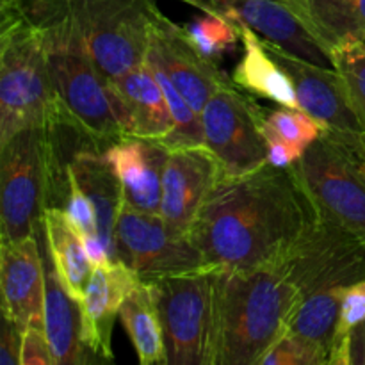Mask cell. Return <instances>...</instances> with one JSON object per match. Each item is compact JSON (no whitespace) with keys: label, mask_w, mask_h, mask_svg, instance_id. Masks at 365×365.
<instances>
[{"label":"cell","mask_w":365,"mask_h":365,"mask_svg":"<svg viewBox=\"0 0 365 365\" xmlns=\"http://www.w3.org/2000/svg\"><path fill=\"white\" fill-rule=\"evenodd\" d=\"M0 145L25 128L63 125L45 36L18 7L0 9Z\"/></svg>","instance_id":"5b68a950"},{"label":"cell","mask_w":365,"mask_h":365,"mask_svg":"<svg viewBox=\"0 0 365 365\" xmlns=\"http://www.w3.org/2000/svg\"><path fill=\"white\" fill-rule=\"evenodd\" d=\"M277 267L299 298L348 289L365 280V241L317 216Z\"/></svg>","instance_id":"9c48e42d"},{"label":"cell","mask_w":365,"mask_h":365,"mask_svg":"<svg viewBox=\"0 0 365 365\" xmlns=\"http://www.w3.org/2000/svg\"><path fill=\"white\" fill-rule=\"evenodd\" d=\"M139 284L130 267L123 262H109L93 267L82 309V342L93 360H113L114 321L132 289Z\"/></svg>","instance_id":"e0dca14e"},{"label":"cell","mask_w":365,"mask_h":365,"mask_svg":"<svg viewBox=\"0 0 365 365\" xmlns=\"http://www.w3.org/2000/svg\"><path fill=\"white\" fill-rule=\"evenodd\" d=\"M291 168L317 216L365 241V134L342 135L323 127Z\"/></svg>","instance_id":"52a82bcc"},{"label":"cell","mask_w":365,"mask_h":365,"mask_svg":"<svg viewBox=\"0 0 365 365\" xmlns=\"http://www.w3.org/2000/svg\"><path fill=\"white\" fill-rule=\"evenodd\" d=\"M127 116V134L164 141L173 130L168 100L150 64L141 63L110 81Z\"/></svg>","instance_id":"44dd1931"},{"label":"cell","mask_w":365,"mask_h":365,"mask_svg":"<svg viewBox=\"0 0 365 365\" xmlns=\"http://www.w3.org/2000/svg\"><path fill=\"white\" fill-rule=\"evenodd\" d=\"M328 351L307 339L285 331L273 346L260 365H328Z\"/></svg>","instance_id":"f546056e"},{"label":"cell","mask_w":365,"mask_h":365,"mask_svg":"<svg viewBox=\"0 0 365 365\" xmlns=\"http://www.w3.org/2000/svg\"><path fill=\"white\" fill-rule=\"evenodd\" d=\"M39 234L24 241L0 245V291L2 316L21 330L29 324H45V266Z\"/></svg>","instance_id":"2e32d148"},{"label":"cell","mask_w":365,"mask_h":365,"mask_svg":"<svg viewBox=\"0 0 365 365\" xmlns=\"http://www.w3.org/2000/svg\"><path fill=\"white\" fill-rule=\"evenodd\" d=\"M41 255L45 266V331L52 348L53 365L88 364L93 356L82 342L81 302L61 282L46 242Z\"/></svg>","instance_id":"ffe728a7"},{"label":"cell","mask_w":365,"mask_h":365,"mask_svg":"<svg viewBox=\"0 0 365 365\" xmlns=\"http://www.w3.org/2000/svg\"><path fill=\"white\" fill-rule=\"evenodd\" d=\"M344 292L346 289H337V291L319 292L299 299L287 324V331L321 346L330 356Z\"/></svg>","instance_id":"484cf974"},{"label":"cell","mask_w":365,"mask_h":365,"mask_svg":"<svg viewBox=\"0 0 365 365\" xmlns=\"http://www.w3.org/2000/svg\"><path fill=\"white\" fill-rule=\"evenodd\" d=\"M24 330L14 321L2 316L0 331V365H20Z\"/></svg>","instance_id":"e575fe53"},{"label":"cell","mask_w":365,"mask_h":365,"mask_svg":"<svg viewBox=\"0 0 365 365\" xmlns=\"http://www.w3.org/2000/svg\"><path fill=\"white\" fill-rule=\"evenodd\" d=\"M63 18L109 81L145 63L155 0H38Z\"/></svg>","instance_id":"8992f818"},{"label":"cell","mask_w":365,"mask_h":365,"mask_svg":"<svg viewBox=\"0 0 365 365\" xmlns=\"http://www.w3.org/2000/svg\"><path fill=\"white\" fill-rule=\"evenodd\" d=\"M264 138L277 139L291 146L299 157L316 141L323 132V125L302 109L280 106L273 110H266L262 121Z\"/></svg>","instance_id":"4316f807"},{"label":"cell","mask_w":365,"mask_h":365,"mask_svg":"<svg viewBox=\"0 0 365 365\" xmlns=\"http://www.w3.org/2000/svg\"><path fill=\"white\" fill-rule=\"evenodd\" d=\"M64 212H66L68 220L71 221L81 237L84 241L89 239H100L98 235V221H96L95 207H93L91 200L86 195L82 185L78 184L77 177L73 171L68 166V195L66 202H64Z\"/></svg>","instance_id":"4dcf8cb0"},{"label":"cell","mask_w":365,"mask_h":365,"mask_svg":"<svg viewBox=\"0 0 365 365\" xmlns=\"http://www.w3.org/2000/svg\"><path fill=\"white\" fill-rule=\"evenodd\" d=\"M321 48L331 52L365 38V0H282Z\"/></svg>","instance_id":"7402d4cb"},{"label":"cell","mask_w":365,"mask_h":365,"mask_svg":"<svg viewBox=\"0 0 365 365\" xmlns=\"http://www.w3.org/2000/svg\"><path fill=\"white\" fill-rule=\"evenodd\" d=\"M21 0H0V9L2 7H11V6H16V4H20Z\"/></svg>","instance_id":"8d00e7d4"},{"label":"cell","mask_w":365,"mask_h":365,"mask_svg":"<svg viewBox=\"0 0 365 365\" xmlns=\"http://www.w3.org/2000/svg\"><path fill=\"white\" fill-rule=\"evenodd\" d=\"M120 321L134 344L139 364H168L163 321L157 307L155 291L150 282L139 280V284L125 298L120 309Z\"/></svg>","instance_id":"d4e9b609"},{"label":"cell","mask_w":365,"mask_h":365,"mask_svg":"<svg viewBox=\"0 0 365 365\" xmlns=\"http://www.w3.org/2000/svg\"><path fill=\"white\" fill-rule=\"evenodd\" d=\"M43 232H45L46 248L61 282L68 292L81 302L95 267L86 252L84 239L68 220L63 207H50L45 210Z\"/></svg>","instance_id":"cb8c5ba5"},{"label":"cell","mask_w":365,"mask_h":365,"mask_svg":"<svg viewBox=\"0 0 365 365\" xmlns=\"http://www.w3.org/2000/svg\"><path fill=\"white\" fill-rule=\"evenodd\" d=\"M266 109L234 81H225L203 107V146L216 157L223 177L252 173L267 164L262 132Z\"/></svg>","instance_id":"30bf717a"},{"label":"cell","mask_w":365,"mask_h":365,"mask_svg":"<svg viewBox=\"0 0 365 365\" xmlns=\"http://www.w3.org/2000/svg\"><path fill=\"white\" fill-rule=\"evenodd\" d=\"M266 45L291 77L299 109L316 118L324 128L342 135L365 134L346 95L344 82L334 66L314 64L269 41Z\"/></svg>","instance_id":"9a60e30c"},{"label":"cell","mask_w":365,"mask_h":365,"mask_svg":"<svg viewBox=\"0 0 365 365\" xmlns=\"http://www.w3.org/2000/svg\"><path fill=\"white\" fill-rule=\"evenodd\" d=\"M241 41L242 57L235 66L232 81L250 95L264 96L278 106L299 109L291 77L269 52L262 36L252 27H242Z\"/></svg>","instance_id":"603a6c76"},{"label":"cell","mask_w":365,"mask_h":365,"mask_svg":"<svg viewBox=\"0 0 365 365\" xmlns=\"http://www.w3.org/2000/svg\"><path fill=\"white\" fill-rule=\"evenodd\" d=\"M328 365H365V321L353 327L330 353Z\"/></svg>","instance_id":"836d02e7"},{"label":"cell","mask_w":365,"mask_h":365,"mask_svg":"<svg viewBox=\"0 0 365 365\" xmlns=\"http://www.w3.org/2000/svg\"><path fill=\"white\" fill-rule=\"evenodd\" d=\"M103 152L106 150H100L91 143H82L71 155L68 166L95 207L98 235L109 253L110 262H120L116 250V225L125 207L123 187Z\"/></svg>","instance_id":"d6986e66"},{"label":"cell","mask_w":365,"mask_h":365,"mask_svg":"<svg viewBox=\"0 0 365 365\" xmlns=\"http://www.w3.org/2000/svg\"><path fill=\"white\" fill-rule=\"evenodd\" d=\"M299 299L278 267L217 269L214 365H260Z\"/></svg>","instance_id":"3957f363"},{"label":"cell","mask_w":365,"mask_h":365,"mask_svg":"<svg viewBox=\"0 0 365 365\" xmlns=\"http://www.w3.org/2000/svg\"><path fill=\"white\" fill-rule=\"evenodd\" d=\"M203 13L227 18L241 31L252 27L262 39L319 66H334L331 56L321 48L302 21L282 0H178Z\"/></svg>","instance_id":"4fadbf2b"},{"label":"cell","mask_w":365,"mask_h":365,"mask_svg":"<svg viewBox=\"0 0 365 365\" xmlns=\"http://www.w3.org/2000/svg\"><path fill=\"white\" fill-rule=\"evenodd\" d=\"M146 59L163 68L177 91L198 114H202L210 95L228 81L216 63L196 50L185 27L171 21L160 11L153 18Z\"/></svg>","instance_id":"7c38bea8"},{"label":"cell","mask_w":365,"mask_h":365,"mask_svg":"<svg viewBox=\"0 0 365 365\" xmlns=\"http://www.w3.org/2000/svg\"><path fill=\"white\" fill-rule=\"evenodd\" d=\"M223 178L216 157L205 146L171 148L164 166L160 216L171 230L189 235L200 209Z\"/></svg>","instance_id":"5bb4252c"},{"label":"cell","mask_w":365,"mask_h":365,"mask_svg":"<svg viewBox=\"0 0 365 365\" xmlns=\"http://www.w3.org/2000/svg\"><path fill=\"white\" fill-rule=\"evenodd\" d=\"M316 217L292 168L266 164L252 173L221 178L189 237L214 269L277 267Z\"/></svg>","instance_id":"6da1fadb"},{"label":"cell","mask_w":365,"mask_h":365,"mask_svg":"<svg viewBox=\"0 0 365 365\" xmlns=\"http://www.w3.org/2000/svg\"><path fill=\"white\" fill-rule=\"evenodd\" d=\"M216 273L207 267L150 282L163 321L168 364L214 365Z\"/></svg>","instance_id":"ba28073f"},{"label":"cell","mask_w":365,"mask_h":365,"mask_svg":"<svg viewBox=\"0 0 365 365\" xmlns=\"http://www.w3.org/2000/svg\"><path fill=\"white\" fill-rule=\"evenodd\" d=\"M66 125L25 128L0 145V216L4 241L38 234L43 214L64 207L68 160L63 163Z\"/></svg>","instance_id":"277c9868"},{"label":"cell","mask_w":365,"mask_h":365,"mask_svg":"<svg viewBox=\"0 0 365 365\" xmlns=\"http://www.w3.org/2000/svg\"><path fill=\"white\" fill-rule=\"evenodd\" d=\"M20 365H53L45 324H29L24 330Z\"/></svg>","instance_id":"d6a6232c"},{"label":"cell","mask_w":365,"mask_h":365,"mask_svg":"<svg viewBox=\"0 0 365 365\" xmlns=\"http://www.w3.org/2000/svg\"><path fill=\"white\" fill-rule=\"evenodd\" d=\"M267 164L280 170H287L296 160L299 159L298 153L285 143L277 141V139H267Z\"/></svg>","instance_id":"d590c367"},{"label":"cell","mask_w":365,"mask_h":365,"mask_svg":"<svg viewBox=\"0 0 365 365\" xmlns=\"http://www.w3.org/2000/svg\"><path fill=\"white\" fill-rule=\"evenodd\" d=\"M362 43H364V45H365V38H364V39H362Z\"/></svg>","instance_id":"74e56055"},{"label":"cell","mask_w":365,"mask_h":365,"mask_svg":"<svg viewBox=\"0 0 365 365\" xmlns=\"http://www.w3.org/2000/svg\"><path fill=\"white\" fill-rule=\"evenodd\" d=\"M171 148L157 139L128 138L106 148V159L123 187L125 207L139 212L160 214L163 177Z\"/></svg>","instance_id":"ac0fdd59"},{"label":"cell","mask_w":365,"mask_h":365,"mask_svg":"<svg viewBox=\"0 0 365 365\" xmlns=\"http://www.w3.org/2000/svg\"><path fill=\"white\" fill-rule=\"evenodd\" d=\"M118 259L143 282L207 269L198 246L185 234L171 230L160 214L123 207L116 225Z\"/></svg>","instance_id":"8fae6325"},{"label":"cell","mask_w":365,"mask_h":365,"mask_svg":"<svg viewBox=\"0 0 365 365\" xmlns=\"http://www.w3.org/2000/svg\"><path fill=\"white\" fill-rule=\"evenodd\" d=\"M11 7H18L43 31L63 125L100 150L128 138L125 109L110 81L93 63L66 21L38 0H21Z\"/></svg>","instance_id":"7a4b0ae2"},{"label":"cell","mask_w":365,"mask_h":365,"mask_svg":"<svg viewBox=\"0 0 365 365\" xmlns=\"http://www.w3.org/2000/svg\"><path fill=\"white\" fill-rule=\"evenodd\" d=\"M362 321H365V280L346 289L344 298H342L341 314H339L337 330H335L334 342H331V349L337 344H341L346 335H348V331L359 323H362Z\"/></svg>","instance_id":"1f68e13d"},{"label":"cell","mask_w":365,"mask_h":365,"mask_svg":"<svg viewBox=\"0 0 365 365\" xmlns=\"http://www.w3.org/2000/svg\"><path fill=\"white\" fill-rule=\"evenodd\" d=\"M185 32L196 50L205 59L216 64L241 39V31L232 21L210 13H205L192 24L185 25Z\"/></svg>","instance_id":"83f0119b"},{"label":"cell","mask_w":365,"mask_h":365,"mask_svg":"<svg viewBox=\"0 0 365 365\" xmlns=\"http://www.w3.org/2000/svg\"><path fill=\"white\" fill-rule=\"evenodd\" d=\"M331 63L344 82L353 113L365 132V45L355 41L334 50Z\"/></svg>","instance_id":"f1b7e54d"}]
</instances>
